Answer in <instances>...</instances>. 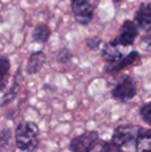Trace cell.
<instances>
[{"mask_svg": "<svg viewBox=\"0 0 151 152\" xmlns=\"http://www.w3.org/2000/svg\"><path fill=\"white\" fill-rule=\"evenodd\" d=\"M99 141V134L96 130H86L71 139L69 148L71 152H92Z\"/></svg>", "mask_w": 151, "mask_h": 152, "instance_id": "obj_3", "label": "cell"}, {"mask_svg": "<svg viewBox=\"0 0 151 152\" xmlns=\"http://www.w3.org/2000/svg\"><path fill=\"white\" fill-rule=\"evenodd\" d=\"M103 45V38L101 36H91V37H87L85 39V46L88 50L92 51V52H96L101 49V46Z\"/></svg>", "mask_w": 151, "mask_h": 152, "instance_id": "obj_16", "label": "cell"}, {"mask_svg": "<svg viewBox=\"0 0 151 152\" xmlns=\"http://www.w3.org/2000/svg\"><path fill=\"white\" fill-rule=\"evenodd\" d=\"M17 85H18V83H17V79L15 78V81H14V84H12V86L10 87V89L8 90L7 92H4V93H2V97H1V107H5L6 104H8L9 102H12V100L16 98L17 96Z\"/></svg>", "mask_w": 151, "mask_h": 152, "instance_id": "obj_15", "label": "cell"}, {"mask_svg": "<svg viewBox=\"0 0 151 152\" xmlns=\"http://www.w3.org/2000/svg\"><path fill=\"white\" fill-rule=\"evenodd\" d=\"M139 28L135 21L133 20H125L122 23L117 36L113 39L116 45L120 47H129L133 46L136 38L139 35Z\"/></svg>", "mask_w": 151, "mask_h": 152, "instance_id": "obj_6", "label": "cell"}, {"mask_svg": "<svg viewBox=\"0 0 151 152\" xmlns=\"http://www.w3.org/2000/svg\"><path fill=\"white\" fill-rule=\"evenodd\" d=\"M10 139H12V132L8 128H2L0 132V145L1 148H5L9 145Z\"/></svg>", "mask_w": 151, "mask_h": 152, "instance_id": "obj_19", "label": "cell"}, {"mask_svg": "<svg viewBox=\"0 0 151 152\" xmlns=\"http://www.w3.org/2000/svg\"><path fill=\"white\" fill-rule=\"evenodd\" d=\"M39 128L32 121L22 120L19 122L15 132L16 147L24 152H35L39 145Z\"/></svg>", "mask_w": 151, "mask_h": 152, "instance_id": "obj_1", "label": "cell"}, {"mask_svg": "<svg viewBox=\"0 0 151 152\" xmlns=\"http://www.w3.org/2000/svg\"><path fill=\"white\" fill-rule=\"evenodd\" d=\"M133 21L141 31H147L151 28V1L140 4L135 12Z\"/></svg>", "mask_w": 151, "mask_h": 152, "instance_id": "obj_7", "label": "cell"}, {"mask_svg": "<svg viewBox=\"0 0 151 152\" xmlns=\"http://www.w3.org/2000/svg\"><path fill=\"white\" fill-rule=\"evenodd\" d=\"M46 61H47V55L44 51L39 50V51L32 52L28 56V58H27L25 72L29 76L37 74L44 67Z\"/></svg>", "mask_w": 151, "mask_h": 152, "instance_id": "obj_10", "label": "cell"}, {"mask_svg": "<svg viewBox=\"0 0 151 152\" xmlns=\"http://www.w3.org/2000/svg\"><path fill=\"white\" fill-rule=\"evenodd\" d=\"M112 1H113L114 3H118V2H120L121 0H112Z\"/></svg>", "mask_w": 151, "mask_h": 152, "instance_id": "obj_21", "label": "cell"}, {"mask_svg": "<svg viewBox=\"0 0 151 152\" xmlns=\"http://www.w3.org/2000/svg\"><path fill=\"white\" fill-rule=\"evenodd\" d=\"M10 70V60L5 56L2 55L0 58V72H1V80H0V85H1V92L4 93L6 86L8 83V77H9Z\"/></svg>", "mask_w": 151, "mask_h": 152, "instance_id": "obj_13", "label": "cell"}, {"mask_svg": "<svg viewBox=\"0 0 151 152\" xmlns=\"http://www.w3.org/2000/svg\"><path fill=\"white\" fill-rule=\"evenodd\" d=\"M96 1H98V0H96Z\"/></svg>", "mask_w": 151, "mask_h": 152, "instance_id": "obj_22", "label": "cell"}, {"mask_svg": "<svg viewBox=\"0 0 151 152\" xmlns=\"http://www.w3.org/2000/svg\"><path fill=\"white\" fill-rule=\"evenodd\" d=\"M96 148L98 149V152H123L122 147L117 145L112 140L110 141L101 140L98 145L96 146Z\"/></svg>", "mask_w": 151, "mask_h": 152, "instance_id": "obj_14", "label": "cell"}, {"mask_svg": "<svg viewBox=\"0 0 151 152\" xmlns=\"http://www.w3.org/2000/svg\"><path fill=\"white\" fill-rule=\"evenodd\" d=\"M52 35L51 28L44 23H38L35 25L31 32V40L36 44H46Z\"/></svg>", "mask_w": 151, "mask_h": 152, "instance_id": "obj_11", "label": "cell"}, {"mask_svg": "<svg viewBox=\"0 0 151 152\" xmlns=\"http://www.w3.org/2000/svg\"><path fill=\"white\" fill-rule=\"evenodd\" d=\"M73 56H74L73 52H71L69 48L64 47V48L60 49V50L58 51V53H57V55H56V60L58 61L59 63H62V64L69 63V62L71 60Z\"/></svg>", "mask_w": 151, "mask_h": 152, "instance_id": "obj_18", "label": "cell"}, {"mask_svg": "<svg viewBox=\"0 0 151 152\" xmlns=\"http://www.w3.org/2000/svg\"><path fill=\"white\" fill-rule=\"evenodd\" d=\"M141 128V126L131 125V124L116 126L113 130L111 140L120 147L127 146L131 143L136 144V141H137Z\"/></svg>", "mask_w": 151, "mask_h": 152, "instance_id": "obj_5", "label": "cell"}, {"mask_svg": "<svg viewBox=\"0 0 151 152\" xmlns=\"http://www.w3.org/2000/svg\"><path fill=\"white\" fill-rule=\"evenodd\" d=\"M119 47L120 46L115 44L113 39L104 44L103 48L101 50V59L109 65H112V64H115L118 61H120L124 57V55H123L122 51L120 50Z\"/></svg>", "mask_w": 151, "mask_h": 152, "instance_id": "obj_9", "label": "cell"}, {"mask_svg": "<svg viewBox=\"0 0 151 152\" xmlns=\"http://www.w3.org/2000/svg\"><path fill=\"white\" fill-rule=\"evenodd\" d=\"M139 115L143 122L151 126V102H145L139 109Z\"/></svg>", "mask_w": 151, "mask_h": 152, "instance_id": "obj_17", "label": "cell"}, {"mask_svg": "<svg viewBox=\"0 0 151 152\" xmlns=\"http://www.w3.org/2000/svg\"><path fill=\"white\" fill-rule=\"evenodd\" d=\"M135 146L136 152H151V128H141Z\"/></svg>", "mask_w": 151, "mask_h": 152, "instance_id": "obj_12", "label": "cell"}, {"mask_svg": "<svg viewBox=\"0 0 151 152\" xmlns=\"http://www.w3.org/2000/svg\"><path fill=\"white\" fill-rule=\"evenodd\" d=\"M141 59V54L139 53V51L133 50L126 54L120 61H118L117 63L112 64V65H108L105 67V72L108 74H117V72H120L121 70L125 69V68L129 67V66L133 65L135 63H137L138 61Z\"/></svg>", "mask_w": 151, "mask_h": 152, "instance_id": "obj_8", "label": "cell"}, {"mask_svg": "<svg viewBox=\"0 0 151 152\" xmlns=\"http://www.w3.org/2000/svg\"><path fill=\"white\" fill-rule=\"evenodd\" d=\"M96 3L92 0H71V10L75 21L81 26H88L93 20Z\"/></svg>", "mask_w": 151, "mask_h": 152, "instance_id": "obj_2", "label": "cell"}, {"mask_svg": "<svg viewBox=\"0 0 151 152\" xmlns=\"http://www.w3.org/2000/svg\"><path fill=\"white\" fill-rule=\"evenodd\" d=\"M112 98L120 102H127L137 95V84L133 77L124 76L111 91Z\"/></svg>", "mask_w": 151, "mask_h": 152, "instance_id": "obj_4", "label": "cell"}, {"mask_svg": "<svg viewBox=\"0 0 151 152\" xmlns=\"http://www.w3.org/2000/svg\"><path fill=\"white\" fill-rule=\"evenodd\" d=\"M140 44L143 46V48L145 49V50L151 51V28L148 29L147 31H145V33H144L143 36L141 37Z\"/></svg>", "mask_w": 151, "mask_h": 152, "instance_id": "obj_20", "label": "cell"}]
</instances>
